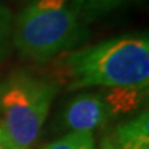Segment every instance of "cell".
Returning a JSON list of instances; mask_svg holds the SVG:
<instances>
[{
    "label": "cell",
    "instance_id": "9c48e42d",
    "mask_svg": "<svg viewBox=\"0 0 149 149\" xmlns=\"http://www.w3.org/2000/svg\"><path fill=\"white\" fill-rule=\"evenodd\" d=\"M13 25L14 18L6 6L0 4V62L8 54L13 42Z\"/></svg>",
    "mask_w": 149,
    "mask_h": 149
},
{
    "label": "cell",
    "instance_id": "52a82bcc",
    "mask_svg": "<svg viewBox=\"0 0 149 149\" xmlns=\"http://www.w3.org/2000/svg\"><path fill=\"white\" fill-rule=\"evenodd\" d=\"M127 1L130 0H70V4L86 24L120 8Z\"/></svg>",
    "mask_w": 149,
    "mask_h": 149
},
{
    "label": "cell",
    "instance_id": "30bf717a",
    "mask_svg": "<svg viewBox=\"0 0 149 149\" xmlns=\"http://www.w3.org/2000/svg\"><path fill=\"white\" fill-rule=\"evenodd\" d=\"M0 149H18L1 130H0Z\"/></svg>",
    "mask_w": 149,
    "mask_h": 149
},
{
    "label": "cell",
    "instance_id": "7a4b0ae2",
    "mask_svg": "<svg viewBox=\"0 0 149 149\" xmlns=\"http://www.w3.org/2000/svg\"><path fill=\"white\" fill-rule=\"evenodd\" d=\"M84 22L70 0H35L13 25V44L36 62L65 54L86 39Z\"/></svg>",
    "mask_w": 149,
    "mask_h": 149
},
{
    "label": "cell",
    "instance_id": "6da1fadb",
    "mask_svg": "<svg viewBox=\"0 0 149 149\" xmlns=\"http://www.w3.org/2000/svg\"><path fill=\"white\" fill-rule=\"evenodd\" d=\"M58 73L68 90L148 87V36H122L61 54Z\"/></svg>",
    "mask_w": 149,
    "mask_h": 149
},
{
    "label": "cell",
    "instance_id": "ba28073f",
    "mask_svg": "<svg viewBox=\"0 0 149 149\" xmlns=\"http://www.w3.org/2000/svg\"><path fill=\"white\" fill-rule=\"evenodd\" d=\"M43 149H97L93 133H70L53 141Z\"/></svg>",
    "mask_w": 149,
    "mask_h": 149
},
{
    "label": "cell",
    "instance_id": "3957f363",
    "mask_svg": "<svg viewBox=\"0 0 149 149\" xmlns=\"http://www.w3.org/2000/svg\"><path fill=\"white\" fill-rule=\"evenodd\" d=\"M57 91L55 81L26 72L0 83V130L18 149L36 144Z\"/></svg>",
    "mask_w": 149,
    "mask_h": 149
},
{
    "label": "cell",
    "instance_id": "277c9868",
    "mask_svg": "<svg viewBox=\"0 0 149 149\" xmlns=\"http://www.w3.org/2000/svg\"><path fill=\"white\" fill-rule=\"evenodd\" d=\"M111 119V112L100 93H81L68 101L61 113L62 126L74 133H93Z\"/></svg>",
    "mask_w": 149,
    "mask_h": 149
},
{
    "label": "cell",
    "instance_id": "5b68a950",
    "mask_svg": "<svg viewBox=\"0 0 149 149\" xmlns=\"http://www.w3.org/2000/svg\"><path fill=\"white\" fill-rule=\"evenodd\" d=\"M100 149H149V116L145 109L119 124L102 139Z\"/></svg>",
    "mask_w": 149,
    "mask_h": 149
},
{
    "label": "cell",
    "instance_id": "8992f818",
    "mask_svg": "<svg viewBox=\"0 0 149 149\" xmlns=\"http://www.w3.org/2000/svg\"><path fill=\"white\" fill-rule=\"evenodd\" d=\"M146 93L148 87H113L101 91L109 108L111 117L137 111L144 104Z\"/></svg>",
    "mask_w": 149,
    "mask_h": 149
}]
</instances>
